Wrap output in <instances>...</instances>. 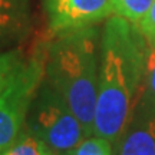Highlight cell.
<instances>
[{
	"instance_id": "6da1fadb",
	"label": "cell",
	"mask_w": 155,
	"mask_h": 155,
	"mask_svg": "<svg viewBox=\"0 0 155 155\" xmlns=\"http://www.w3.org/2000/svg\"><path fill=\"white\" fill-rule=\"evenodd\" d=\"M142 43L135 25L108 19L101 38L99 81L94 134L119 144L135 115L142 78Z\"/></svg>"
},
{
	"instance_id": "7a4b0ae2",
	"label": "cell",
	"mask_w": 155,
	"mask_h": 155,
	"mask_svg": "<svg viewBox=\"0 0 155 155\" xmlns=\"http://www.w3.org/2000/svg\"><path fill=\"white\" fill-rule=\"evenodd\" d=\"M45 82L66 102L88 137L94 134L98 99L101 42L91 28L52 35L45 49Z\"/></svg>"
},
{
	"instance_id": "3957f363",
	"label": "cell",
	"mask_w": 155,
	"mask_h": 155,
	"mask_svg": "<svg viewBox=\"0 0 155 155\" xmlns=\"http://www.w3.org/2000/svg\"><path fill=\"white\" fill-rule=\"evenodd\" d=\"M26 127L58 155H68L88 137L72 109L46 82L30 106Z\"/></svg>"
},
{
	"instance_id": "277c9868",
	"label": "cell",
	"mask_w": 155,
	"mask_h": 155,
	"mask_svg": "<svg viewBox=\"0 0 155 155\" xmlns=\"http://www.w3.org/2000/svg\"><path fill=\"white\" fill-rule=\"evenodd\" d=\"M46 53L38 50L23 61L6 88L0 92V152L6 150L26 127L30 106L45 82Z\"/></svg>"
},
{
	"instance_id": "5b68a950",
	"label": "cell",
	"mask_w": 155,
	"mask_h": 155,
	"mask_svg": "<svg viewBox=\"0 0 155 155\" xmlns=\"http://www.w3.org/2000/svg\"><path fill=\"white\" fill-rule=\"evenodd\" d=\"M48 22L52 35L91 28L114 15L112 0H48Z\"/></svg>"
},
{
	"instance_id": "8992f818",
	"label": "cell",
	"mask_w": 155,
	"mask_h": 155,
	"mask_svg": "<svg viewBox=\"0 0 155 155\" xmlns=\"http://www.w3.org/2000/svg\"><path fill=\"white\" fill-rule=\"evenodd\" d=\"M119 144L118 155H155V114H135Z\"/></svg>"
},
{
	"instance_id": "52a82bcc",
	"label": "cell",
	"mask_w": 155,
	"mask_h": 155,
	"mask_svg": "<svg viewBox=\"0 0 155 155\" xmlns=\"http://www.w3.org/2000/svg\"><path fill=\"white\" fill-rule=\"evenodd\" d=\"M30 26V0H0V48L19 40Z\"/></svg>"
},
{
	"instance_id": "ba28073f",
	"label": "cell",
	"mask_w": 155,
	"mask_h": 155,
	"mask_svg": "<svg viewBox=\"0 0 155 155\" xmlns=\"http://www.w3.org/2000/svg\"><path fill=\"white\" fill-rule=\"evenodd\" d=\"M141 33V32H139ZM144 63L135 114H155V38L141 33Z\"/></svg>"
},
{
	"instance_id": "9c48e42d",
	"label": "cell",
	"mask_w": 155,
	"mask_h": 155,
	"mask_svg": "<svg viewBox=\"0 0 155 155\" xmlns=\"http://www.w3.org/2000/svg\"><path fill=\"white\" fill-rule=\"evenodd\" d=\"M46 148L48 147L28 127H25L20 135L0 155H45Z\"/></svg>"
},
{
	"instance_id": "30bf717a",
	"label": "cell",
	"mask_w": 155,
	"mask_h": 155,
	"mask_svg": "<svg viewBox=\"0 0 155 155\" xmlns=\"http://www.w3.org/2000/svg\"><path fill=\"white\" fill-rule=\"evenodd\" d=\"M154 3L155 0H112L114 15L132 25H138L148 15Z\"/></svg>"
},
{
	"instance_id": "8fae6325",
	"label": "cell",
	"mask_w": 155,
	"mask_h": 155,
	"mask_svg": "<svg viewBox=\"0 0 155 155\" xmlns=\"http://www.w3.org/2000/svg\"><path fill=\"white\" fill-rule=\"evenodd\" d=\"M68 155H112V144L102 137L91 135Z\"/></svg>"
},
{
	"instance_id": "7c38bea8",
	"label": "cell",
	"mask_w": 155,
	"mask_h": 155,
	"mask_svg": "<svg viewBox=\"0 0 155 155\" xmlns=\"http://www.w3.org/2000/svg\"><path fill=\"white\" fill-rule=\"evenodd\" d=\"M22 62L23 59L17 50L0 52V92L6 88Z\"/></svg>"
},
{
	"instance_id": "4fadbf2b",
	"label": "cell",
	"mask_w": 155,
	"mask_h": 155,
	"mask_svg": "<svg viewBox=\"0 0 155 155\" xmlns=\"http://www.w3.org/2000/svg\"><path fill=\"white\" fill-rule=\"evenodd\" d=\"M139 32L148 38H155V3L148 12V15L138 23L135 25Z\"/></svg>"
},
{
	"instance_id": "5bb4252c",
	"label": "cell",
	"mask_w": 155,
	"mask_h": 155,
	"mask_svg": "<svg viewBox=\"0 0 155 155\" xmlns=\"http://www.w3.org/2000/svg\"><path fill=\"white\" fill-rule=\"evenodd\" d=\"M45 155H58V154H55L52 150H49V148H46V152H45Z\"/></svg>"
}]
</instances>
